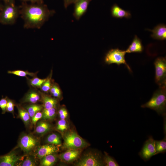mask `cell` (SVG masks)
Wrapping results in <instances>:
<instances>
[{
  "label": "cell",
  "mask_w": 166,
  "mask_h": 166,
  "mask_svg": "<svg viewBox=\"0 0 166 166\" xmlns=\"http://www.w3.org/2000/svg\"><path fill=\"white\" fill-rule=\"evenodd\" d=\"M139 155L144 161L148 160L152 156L156 155L155 140L152 136H150L145 141Z\"/></svg>",
  "instance_id": "ba28073f"
},
{
  "label": "cell",
  "mask_w": 166,
  "mask_h": 166,
  "mask_svg": "<svg viewBox=\"0 0 166 166\" xmlns=\"http://www.w3.org/2000/svg\"><path fill=\"white\" fill-rule=\"evenodd\" d=\"M14 106L15 104L13 101L7 97L6 111L13 113L14 111Z\"/></svg>",
  "instance_id": "d6a6232c"
},
{
  "label": "cell",
  "mask_w": 166,
  "mask_h": 166,
  "mask_svg": "<svg viewBox=\"0 0 166 166\" xmlns=\"http://www.w3.org/2000/svg\"><path fill=\"white\" fill-rule=\"evenodd\" d=\"M51 74L46 78V80L42 84L40 89L41 91L45 93H47L49 91L52 86L51 82Z\"/></svg>",
  "instance_id": "f1b7e54d"
},
{
  "label": "cell",
  "mask_w": 166,
  "mask_h": 166,
  "mask_svg": "<svg viewBox=\"0 0 166 166\" xmlns=\"http://www.w3.org/2000/svg\"><path fill=\"white\" fill-rule=\"evenodd\" d=\"M59 116L61 119H65L68 116V112L64 108H61L58 111Z\"/></svg>",
  "instance_id": "d590c367"
},
{
  "label": "cell",
  "mask_w": 166,
  "mask_h": 166,
  "mask_svg": "<svg viewBox=\"0 0 166 166\" xmlns=\"http://www.w3.org/2000/svg\"><path fill=\"white\" fill-rule=\"evenodd\" d=\"M41 92L34 89H30L25 95L23 100V103L35 104L41 100Z\"/></svg>",
  "instance_id": "7c38bea8"
},
{
  "label": "cell",
  "mask_w": 166,
  "mask_h": 166,
  "mask_svg": "<svg viewBox=\"0 0 166 166\" xmlns=\"http://www.w3.org/2000/svg\"><path fill=\"white\" fill-rule=\"evenodd\" d=\"M17 107L19 117L26 125H28L29 124L30 119V117L28 112L24 108L20 105H18Z\"/></svg>",
  "instance_id": "44dd1931"
},
{
  "label": "cell",
  "mask_w": 166,
  "mask_h": 166,
  "mask_svg": "<svg viewBox=\"0 0 166 166\" xmlns=\"http://www.w3.org/2000/svg\"><path fill=\"white\" fill-rule=\"evenodd\" d=\"M80 153V151L78 149H68V150L60 154L59 157L65 162H71L78 157Z\"/></svg>",
  "instance_id": "5bb4252c"
},
{
  "label": "cell",
  "mask_w": 166,
  "mask_h": 166,
  "mask_svg": "<svg viewBox=\"0 0 166 166\" xmlns=\"http://www.w3.org/2000/svg\"><path fill=\"white\" fill-rule=\"evenodd\" d=\"M42 113L39 111L36 113L31 118L32 123L35 125L37 122L42 118Z\"/></svg>",
  "instance_id": "e575fe53"
},
{
  "label": "cell",
  "mask_w": 166,
  "mask_h": 166,
  "mask_svg": "<svg viewBox=\"0 0 166 166\" xmlns=\"http://www.w3.org/2000/svg\"><path fill=\"white\" fill-rule=\"evenodd\" d=\"M27 79L29 85L34 88H40L42 84L46 80V78L41 79L36 76L34 77L31 79L27 78Z\"/></svg>",
  "instance_id": "4316f807"
},
{
  "label": "cell",
  "mask_w": 166,
  "mask_h": 166,
  "mask_svg": "<svg viewBox=\"0 0 166 166\" xmlns=\"http://www.w3.org/2000/svg\"><path fill=\"white\" fill-rule=\"evenodd\" d=\"M38 140L33 136L29 134H25L21 138L19 147L25 152L28 153L37 145Z\"/></svg>",
  "instance_id": "9c48e42d"
},
{
  "label": "cell",
  "mask_w": 166,
  "mask_h": 166,
  "mask_svg": "<svg viewBox=\"0 0 166 166\" xmlns=\"http://www.w3.org/2000/svg\"><path fill=\"white\" fill-rule=\"evenodd\" d=\"M46 142L49 144L59 145L61 144L60 137L56 133H52L47 136L46 140Z\"/></svg>",
  "instance_id": "484cf974"
},
{
  "label": "cell",
  "mask_w": 166,
  "mask_h": 166,
  "mask_svg": "<svg viewBox=\"0 0 166 166\" xmlns=\"http://www.w3.org/2000/svg\"><path fill=\"white\" fill-rule=\"evenodd\" d=\"M25 1H30L34 2L41 3L43 0H22Z\"/></svg>",
  "instance_id": "74e56055"
},
{
  "label": "cell",
  "mask_w": 166,
  "mask_h": 166,
  "mask_svg": "<svg viewBox=\"0 0 166 166\" xmlns=\"http://www.w3.org/2000/svg\"><path fill=\"white\" fill-rule=\"evenodd\" d=\"M41 96L42 105L44 109L55 108L57 103L56 99L49 96L41 92Z\"/></svg>",
  "instance_id": "ac0fdd59"
},
{
  "label": "cell",
  "mask_w": 166,
  "mask_h": 166,
  "mask_svg": "<svg viewBox=\"0 0 166 166\" xmlns=\"http://www.w3.org/2000/svg\"><path fill=\"white\" fill-rule=\"evenodd\" d=\"M152 32L151 37L153 38L160 40L166 39V26L163 24H160L153 30H149Z\"/></svg>",
  "instance_id": "9a60e30c"
},
{
  "label": "cell",
  "mask_w": 166,
  "mask_h": 166,
  "mask_svg": "<svg viewBox=\"0 0 166 166\" xmlns=\"http://www.w3.org/2000/svg\"><path fill=\"white\" fill-rule=\"evenodd\" d=\"M20 158L13 153L0 156V166H14Z\"/></svg>",
  "instance_id": "4fadbf2b"
},
{
  "label": "cell",
  "mask_w": 166,
  "mask_h": 166,
  "mask_svg": "<svg viewBox=\"0 0 166 166\" xmlns=\"http://www.w3.org/2000/svg\"><path fill=\"white\" fill-rule=\"evenodd\" d=\"M56 114L55 108L44 109L42 112V118L44 120L53 119L55 117Z\"/></svg>",
  "instance_id": "cb8c5ba5"
},
{
  "label": "cell",
  "mask_w": 166,
  "mask_h": 166,
  "mask_svg": "<svg viewBox=\"0 0 166 166\" xmlns=\"http://www.w3.org/2000/svg\"><path fill=\"white\" fill-rule=\"evenodd\" d=\"M155 69V81L159 86L166 85V59L157 58L154 62Z\"/></svg>",
  "instance_id": "8992f818"
},
{
  "label": "cell",
  "mask_w": 166,
  "mask_h": 166,
  "mask_svg": "<svg viewBox=\"0 0 166 166\" xmlns=\"http://www.w3.org/2000/svg\"><path fill=\"white\" fill-rule=\"evenodd\" d=\"M111 12L112 16L115 18H129L131 17L129 12L123 10L116 4L112 7Z\"/></svg>",
  "instance_id": "2e32d148"
},
{
  "label": "cell",
  "mask_w": 166,
  "mask_h": 166,
  "mask_svg": "<svg viewBox=\"0 0 166 166\" xmlns=\"http://www.w3.org/2000/svg\"><path fill=\"white\" fill-rule=\"evenodd\" d=\"M143 108H148L156 111L159 115L166 116V85L159 86L151 99L142 105Z\"/></svg>",
  "instance_id": "7a4b0ae2"
},
{
  "label": "cell",
  "mask_w": 166,
  "mask_h": 166,
  "mask_svg": "<svg viewBox=\"0 0 166 166\" xmlns=\"http://www.w3.org/2000/svg\"><path fill=\"white\" fill-rule=\"evenodd\" d=\"M26 29H40L54 14V11L41 4L25 5L19 11Z\"/></svg>",
  "instance_id": "6da1fadb"
},
{
  "label": "cell",
  "mask_w": 166,
  "mask_h": 166,
  "mask_svg": "<svg viewBox=\"0 0 166 166\" xmlns=\"http://www.w3.org/2000/svg\"><path fill=\"white\" fill-rule=\"evenodd\" d=\"M156 154L164 153L166 151V136L164 139L160 140H155Z\"/></svg>",
  "instance_id": "d4e9b609"
},
{
  "label": "cell",
  "mask_w": 166,
  "mask_h": 166,
  "mask_svg": "<svg viewBox=\"0 0 166 166\" xmlns=\"http://www.w3.org/2000/svg\"><path fill=\"white\" fill-rule=\"evenodd\" d=\"M88 145L87 142L75 132H68L64 136L63 146L66 148L79 149Z\"/></svg>",
  "instance_id": "277c9868"
},
{
  "label": "cell",
  "mask_w": 166,
  "mask_h": 166,
  "mask_svg": "<svg viewBox=\"0 0 166 166\" xmlns=\"http://www.w3.org/2000/svg\"><path fill=\"white\" fill-rule=\"evenodd\" d=\"M91 0H77L75 2L73 15L75 18L79 20L87 10Z\"/></svg>",
  "instance_id": "30bf717a"
},
{
  "label": "cell",
  "mask_w": 166,
  "mask_h": 166,
  "mask_svg": "<svg viewBox=\"0 0 166 166\" xmlns=\"http://www.w3.org/2000/svg\"><path fill=\"white\" fill-rule=\"evenodd\" d=\"M2 9V8L1 7V6L0 5V14L1 12Z\"/></svg>",
  "instance_id": "ab89813d"
},
{
  "label": "cell",
  "mask_w": 166,
  "mask_h": 166,
  "mask_svg": "<svg viewBox=\"0 0 166 166\" xmlns=\"http://www.w3.org/2000/svg\"><path fill=\"white\" fill-rule=\"evenodd\" d=\"M103 160L104 165L106 166H119L116 161L112 157L109 156L106 153L105 154Z\"/></svg>",
  "instance_id": "83f0119b"
},
{
  "label": "cell",
  "mask_w": 166,
  "mask_h": 166,
  "mask_svg": "<svg viewBox=\"0 0 166 166\" xmlns=\"http://www.w3.org/2000/svg\"><path fill=\"white\" fill-rule=\"evenodd\" d=\"M6 3H13L14 0H3Z\"/></svg>",
  "instance_id": "f35d334b"
},
{
  "label": "cell",
  "mask_w": 166,
  "mask_h": 166,
  "mask_svg": "<svg viewBox=\"0 0 166 166\" xmlns=\"http://www.w3.org/2000/svg\"><path fill=\"white\" fill-rule=\"evenodd\" d=\"M77 0H64L65 6V7H66L69 4L75 2Z\"/></svg>",
  "instance_id": "8d00e7d4"
},
{
  "label": "cell",
  "mask_w": 166,
  "mask_h": 166,
  "mask_svg": "<svg viewBox=\"0 0 166 166\" xmlns=\"http://www.w3.org/2000/svg\"><path fill=\"white\" fill-rule=\"evenodd\" d=\"M58 151L57 145L49 144L39 147L37 150L36 155L38 158L41 159L47 155L54 153Z\"/></svg>",
  "instance_id": "8fae6325"
},
{
  "label": "cell",
  "mask_w": 166,
  "mask_h": 166,
  "mask_svg": "<svg viewBox=\"0 0 166 166\" xmlns=\"http://www.w3.org/2000/svg\"><path fill=\"white\" fill-rule=\"evenodd\" d=\"M6 3L1 12L0 23L3 25H12L16 21L19 11L13 3Z\"/></svg>",
  "instance_id": "3957f363"
},
{
  "label": "cell",
  "mask_w": 166,
  "mask_h": 166,
  "mask_svg": "<svg viewBox=\"0 0 166 166\" xmlns=\"http://www.w3.org/2000/svg\"><path fill=\"white\" fill-rule=\"evenodd\" d=\"M7 97H2L0 100V108L2 110V113L4 114L6 111V108L7 103Z\"/></svg>",
  "instance_id": "836d02e7"
},
{
  "label": "cell",
  "mask_w": 166,
  "mask_h": 166,
  "mask_svg": "<svg viewBox=\"0 0 166 166\" xmlns=\"http://www.w3.org/2000/svg\"><path fill=\"white\" fill-rule=\"evenodd\" d=\"M53 96L56 97H59L61 95V91L58 86L55 84H52L49 91Z\"/></svg>",
  "instance_id": "f546056e"
},
{
  "label": "cell",
  "mask_w": 166,
  "mask_h": 166,
  "mask_svg": "<svg viewBox=\"0 0 166 166\" xmlns=\"http://www.w3.org/2000/svg\"><path fill=\"white\" fill-rule=\"evenodd\" d=\"M51 126L48 123L41 121L37 123L36 128L35 132L39 134H43L49 132L51 129Z\"/></svg>",
  "instance_id": "ffe728a7"
},
{
  "label": "cell",
  "mask_w": 166,
  "mask_h": 166,
  "mask_svg": "<svg viewBox=\"0 0 166 166\" xmlns=\"http://www.w3.org/2000/svg\"><path fill=\"white\" fill-rule=\"evenodd\" d=\"M125 50H123L118 48L112 49L106 54L105 57V61L109 65L116 64L118 65L121 64H124L130 72L132 70L127 63L125 58L126 53Z\"/></svg>",
  "instance_id": "5b68a950"
},
{
  "label": "cell",
  "mask_w": 166,
  "mask_h": 166,
  "mask_svg": "<svg viewBox=\"0 0 166 166\" xmlns=\"http://www.w3.org/2000/svg\"><path fill=\"white\" fill-rule=\"evenodd\" d=\"M77 166L104 165L103 159L98 153L89 152L85 155L77 163Z\"/></svg>",
  "instance_id": "52a82bcc"
},
{
  "label": "cell",
  "mask_w": 166,
  "mask_h": 166,
  "mask_svg": "<svg viewBox=\"0 0 166 166\" xmlns=\"http://www.w3.org/2000/svg\"><path fill=\"white\" fill-rule=\"evenodd\" d=\"M143 49L141 41L136 35H135L131 44L125 51L126 53H141Z\"/></svg>",
  "instance_id": "e0dca14e"
},
{
  "label": "cell",
  "mask_w": 166,
  "mask_h": 166,
  "mask_svg": "<svg viewBox=\"0 0 166 166\" xmlns=\"http://www.w3.org/2000/svg\"><path fill=\"white\" fill-rule=\"evenodd\" d=\"M21 166H34L36 165L35 161L32 158L27 157L19 164Z\"/></svg>",
  "instance_id": "1f68e13d"
},
{
  "label": "cell",
  "mask_w": 166,
  "mask_h": 166,
  "mask_svg": "<svg viewBox=\"0 0 166 166\" xmlns=\"http://www.w3.org/2000/svg\"><path fill=\"white\" fill-rule=\"evenodd\" d=\"M67 128V124L65 119H61L57 123V129L59 131L63 132Z\"/></svg>",
  "instance_id": "4dcf8cb0"
},
{
  "label": "cell",
  "mask_w": 166,
  "mask_h": 166,
  "mask_svg": "<svg viewBox=\"0 0 166 166\" xmlns=\"http://www.w3.org/2000/svg\"><path fill=\"white\" fill-rule=\"evenodd\" d=\"M38 72L36 73L30 72L27 71H24L20 70H9L7 73L9 74H14L21 77H26L27 78V76H29L32 77H34L37 76Z\"/></svg>",
  "instance_id": "603a6c76"
},
{
  "label": "cell",
  "mask_w": 166,
  "mask_h": 166,
  "mask_svg": "<svg viewBox=\"0 0 166 166\" xmlns=\"http://www.w3.org/2000/svg\"><path fill=\"white\" fill-rule=\"evenodd\" d=\"M28 112L31 119L37 112L42 110L43 108L42 105L31 104L24 108Z\"/></svg>",
  "instance_id": "7402d4cb"
},
{
  "label": "cell",
  "mask_w": 166,
  "mask_h": 166,
  "mask_svg": "<svg viewBox=\"0 0 166 166\" xmlns=\"http://www.w3.org/2000/svg\"><path fill=\"white\" fill-rule=\"evenodd\" d=\"M40 165L42 166H52L57 162V156L54 153L47 155L41 159Z\"/></svg>",
  "instance_id": "d6986e66"
}]
</instances>
